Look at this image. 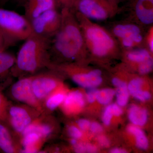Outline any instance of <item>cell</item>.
<instances>
[{
    "label": "cell",
    "mask_w": 153,
    "mask_h": 153,
    "mask_svg": "<svg viewBox=\"0 0 153 153\" xmlns=\"http://www.w3.org/2000/svg\"><path fill=\"white\" fill-rule=\"evenodd\" d=\"M60 28L51 39L50 54L68 61H79L88 55L83 35L74 11L62 8Z\"/></svg>",
    "instance_id": "1"
},
{
    "label": "cell",
    "mask_w": 153,
    "mask_h": 153,
    "mask_svg": "<svg viewBox=\"0 0 153 153\" xmlns=\"http://www.w3.org/2000/svg\"><path fill=\"white\" fill-rule=\"evenodd\" d=\"M50 42L51 39L33 33L19 49L11 75L21 78L47 68L51 62Z\"/></svg>",
    "instance_id": "2"
},
{
    "label": "cell",
    "mask_w": 153,
    "mask_h": 153,
    "mask_svg": "<svg viewBox=\"0 0 153 153\" xmlns=\"http://www.w3.org/2000/svg\"><path fill=\"white\" fill-rule=\"evenodd\" d=\"M82 31L88 54L99 60L114 57L122 49L110 31L74 11Z\"/></svg>",
    "instance_id": "3"
},
{
    "label": "cell",
    "mask_w": 153,
    "mask_h": 153,
    "mask_svg": "<svg viewBox=\"0 0 153 153\" xmlns=\"http://www.w3.org/2000/svg\"><path fill=\"white\" fill-rule=\"evenodd\" d=\"M0 30L11 45L26 40L33 33L31 23L25 16L0 8Z\"/></svg>",
    "instance_id": "4"
},
{
    "label": "cell",
    "mask_w": 153,
    "mask_h": 153,
    "mask_svg": "<svg viewBox=\"0 0 153 153\" xmlns=\"http://www.w3.org/2000/svg\"><path fill=\"white\" fill-rule=\"evenodd\" d=\"M47 69L56 72L68 74L71 79L79 86L85 88L97 87L102 82V72L99 69L84 71L78 65L73 63H59L51 62Z\"/></svg>",
    "instance_id": "5"
},
{
    "label": "cell",
    "mask_w": 153,
    "mask_h": 153,
    "mask_svg": "<svg viewBox=\"0 0 153 153\" xmlns=\"http://www.w3.org/2000/svg\"><path fill=\"white\" fill-rule=\"evenodd\" d=\"M41 114L37 110L26 105L11 103L5 123L19 140L25 130Z\"/></svg>",
    "instance_id": "6"
},
{
    "label": "cell",
    "mask_w": 153,
    "mask_h": 153,
    "mask_svg": "<svg viewBox=\"0 0 153 153\" xmlns=\"http://www.w3.org/2000/svg\"><path fill=\"white\" fill-rule=\"evenodd\" d=\"M111 32L122 50L144 47V36L141 26L136 23H119L114 25Z\"/></svg>",
    "instance_id": "7"
},
{
    "label": "cell",
    "mask_w": 153,
    "mask_h": 153,
    "mask_svg": "<svg viewBox=\"0 0 153 153\" xmlns=\"http://www.w3.org/2000/svg\"><path fill=\"white\" fill-rule=\"evenodd\" d=\"M72 10L90 20L100 21L113 17L118 12L108 0H77Z\"/></svg>",
    "instance_id": "8"
},
{
    "label": "cell",
    "mask_w": 153,
    "mask_h": 153,
    "mask_svg": "<svg viewBox=\"0 0 153 153\" xmlns=\"http://www.w3.org/2000/svg\"><path fill=\"white\" fill-rule=\"evenodd\" d=\"M12 98L19 103L35 108L43 113L42 103L36 98L32 86V75L19 78L10 89Z\"/></svg>",
    "instance_id": "9"
},
{
    "label": "cell",
    "mask_w": 153,
    "mask_h": 153,
    "mask_svg": "<svg viewBox=\"0 0 153 153\" xmlns=\"http://www.w3.org/2000/svg\"><path fill=\"white\" fill-rule=\"evenodd\" d=\"M61 22L60 13L54 9L44 12L30 23L33 33L51 39L59 30Z\"/></svg>",
    "instance_id": "10"
},
{
    "label": "cell",
    "mask_w": 153,
    "mask_h": 153,
    "mask_svg": "<svg viewBox=\"0 0 153 153\" xmlns=\"http://www.w3.org/2000/svg\"><path fill=\"white\" fill-rule=\"evenodd\" d=\"M48 70L46 72L32 75L33 92L42 104L44 100L57 89L60 83L55 71Z\"/></svg>",
    "instance_id": "11"
},
{
    "label": "cell",
    "mask_w": 153,
    "mask_h": 153,
    "mask_svg": "<svg viewBox=\"0 0 153 153\" xmlns=\"http://www.w3.org/2000/svg\"><path fill=\"white\" fill-rule=\"evenodd\" d=\"M132 8L135 23L141 27L153 25V0H134Z\"/></svg>",
    "instance_id": "12"
},
{
    "label": "cell",
    "mask_w": 153,
    "mask_h": 153,
    "mask_svg": "<svg viewBox=\"0 0 153 153\" xmlns=\"http://www.w3.org/2000/svg\"><path fill=\"white\" fill-rule=\"evenodd\" d=\"M52 121L49 114H41L28 126L21 137L25 134L35 132L40 135L46 142L49 140L55 131Z\"/></svg>",
    "instance_id": "13"
},
{
    "label": "cell",
    "mask_w": 153,
    "mask_h": 153,
    "mask_svg": "<svg viewBox=\"0 0 153 153\" xmlns=\"http://www.w3.org/2000/svg\"><path fill=\"white\" fill-rule=\"evenodd\" d=\"M0 149L4 153L22 152L20 142L4 123L0 122Z\"/></svg>",
    "instance_id": "14"
},
{
    "label": "cell",
    "mask_w": 153,
    "mask_h": 153,
    "mask_svg": "<svg viewBox=\"0 0 153 153\" xmlns=\"http://www.w3.org/2000/svg\"><path fill=\"white\" fill-rule=\"evenodd\" d=\"M25 17L31 22L41 14L56 8L54 0H25L24 3Z\"/></svg>",
    "instance_id": "15"
},
{
    "label": "cell",
    "mask_w": 153,
    "mask_h": 153,
    "mask_svg": "<svg viewBox=\"0 0 153 153\" xmlns=\"http://www.w3.org/2000/svg\"><path fill=\"white\" fill-rule=\"evenodd\" d=\"M85 104L83 94L79 90H75L66 94L62 105L64 112L71 115L79 112Z\"/></svg>",
    "instance_id": "16"
},
{
    "label": "cell",
    "mask_w": 153,
    "mask_h": 153,
    "mask_svg": "<svg viewBox=\"0 0 153 153\" xmlns=\"http://www.w3.org/2000/svg\"><path fill=\"white\" fill-rule=\"evenodd\" d=\"M19 142L22 152L29 153L40 152L46 141L39 134L31 132L22 136Z\"/></svg>",
    "instance_id": "17"
},
{
    "label": "cell",
    "mask_w": 153,
    "mask_h": 153,
    "mask_svg": "<svg viewBox=\"0 0 153 153\" xmlns=\"http://www.w3.org/2000/svg\"><path fill=\"white\" fill-rule=\"evenodd\" d=\"M122 54L127 62L138 66L145 60L153 57V54L145 47L122 50Z\"/></svg>",
    "instance_id": "18"
},
{
    "label": "cell",
    "mask_w": 153,
    "mask_h": 153,
    "mask_svg": "<svg viewBox=\"0 0 153 153\" xmlns=\"http://www.w3.org/2000/svg\"><path fill=\"white\" fill-rule=\"evenodd\" d=\"M66 94L62 91H58L57 88L49 94L42 102L43 113L49 114L62 104Z\"/></svg>",
    "instance_id": "19"
},
{
    "label": "cell",
    "mask_w": 153,
    "mask_h": 153,
    "mask_svg": "<svg viewBox=\"0 0 153 153\" xmlns=\"http://www.w3.org/2000/svg\"><path fill=\"white\" fill-rule=\"evenodd\" d=\"M143 82L144 79L141 77H135L130 80L128 85L129 94L141 101L149 100L151 98V94L149 91L141 89Z\"/></svg>",
    "instance_id": "20"
},
{
    "label": "cell",
    "mask_w": 153,
    "mask_h": 153,
    "mask_svg": "<svg viewBox=\"0 0 153 153\" xmlns=\"http://www.w3.org/2000/svg\"><path fill=\"white\" fill-rule=\"evenodd\" d=\"M113 84L117 87L115 91L117 104L120 106H125L128 102L129 93L126 82L117 77L112 79Z\"/></svg>",
    "instance_id": "21"
},
{
    "label": "cell",
    "mask_w": 153,
    "mask_h": 153,
    "mask_svg": "<svg viewBox=\"0 0 153 153\" xmlns=\"http://www.w3.org/2000/svg\"><path fill=\"white\" fill-rule=\"evenodd\" d=\"M16 57L6 52H0V80L4 79L9 74L16 63Z\"/></svg>",
    "instance_id": "22"
},
{
    "label": "cell",
    "mask_w": 153,
    "mask_h": 153,
    "mask_svg": "<svg viewBox=\"0 0 153 153\" xmlns=\"http://www.w3.org/2000/svg\"><path fill=\"white\" fill-rule=\"evenodd\" d=\"M148 112L146 109L136 105H132L128 111V118L134 125L142 126L148 120Z\"/></svg>",
    "instance_id": "23"
},
{
    "label": "cell",
    "mask_w": 153,
    "mask_h": 153,
    "mask_svg": "<svg viewBox=\"0 0 153 153\" xmlns=\"http://www.w3.org/2000/svg\"><path fill=\"white\" fill-rule=\"evenodd\" d=\"M128 131L135 137L136 145L138 148L146 150L149 146V141L144 132L137 126H130L128 128Z\"/></svg>",
    "instance_id": "24"
},
{
    "label": "cell",
    "mask_w": 153,
    "mask_h": 153,
    "mask_svg": "<svg viewBox=\"0 0 153 153\" xmlns=\"http://www.w3.org/2000/svg\"><path fill=\"white\" fill-rule=\"evenodd\" d=\"M115 94V91L111 88H104L97 90L96 100L100 104L107 105L112 100Z\"/></svg>",
    "instance_id": "25"
},
{
    "label": "cell",
    "mask_w": 153,
    "mask_h": 153,
    "mask_svg": "<svg viewBox=\"0 0 153 153\" xmlns=\"http://www.w3.org/2000/svg\"><path fill=\"white\" fill-rule=\"evenodd\" d=\"M11 104L10 102L0 91V122L5 123L8 110Z\"/></svg>",
    "instance_id": "26"
},
{
    "label": "cell",
    "mask_w": 153,
    "mask_h": 153,
    "mask_svg": "<svg viewBox=\"0 0 153 153\" xmlns=\"http://www.w3.org/2000/svg\"><path fill=\"white\" fill-rule=\"evenodd\" d=\"M153 68V57H152L141 63L137 68V70L140 74L145 75L151 72Z\"/></svg>",
    "instance_id": "27"
},
{
    "label": "cell",
    "mask_w": 153,
    "mask_h": 153,
    "mask_svg": "<svg viewBox=\"0 0 153 153\" xmlns=\"http://www.w3.org/2000/svg\"><path fill=\"white\" fill-rule=\"evenodd\" d=\"M145 47L152 53H153V26H150L147 32L144 36Z\"/></svg>",
    "instance_id": "28"
},
{
    "label": "cell",
    "mask_w": 153,
    "mask_h": 153,
    "mask_svg": "<svg viewBox=\"0 0 153 153\" xmlns=\"http://www.w3.org/2000/svg\"><path fill=\"white\" fill-rule=\"evenodd\" d=\"M113 114L111 105H108L105 108L102 115V121L105 126H108L110 124L112 119Z\"/></svg>",
    "instance_id": "29"
},
{
    "label": "cell",
    "mask_w": 153,
    "mask_h": 153,
    "mask_svg": "<svg viewBox=\"0 0 153 153\" xmlns=\"http://www.w3.org/2000/svg\"><path fill=\"white\" fill-rule=\"evenodd\" d=\"M68 133L71 138L76 140L80 138L82 135V131L79 128L74 126H70L68 128Z\"/></svg>",
    "instance_id": "30"
},
{
    "label": "cell",
    "mask_w": 153,
    "mask_h": 153,
    "mask_svg": "<svg viewBox=\"0 0 153 153\" xmlns=\"http://www.w3.org/2000/svg\"><path fill=\"white\" fill-rule=\"evenodd\" d=\"M56 5H59L63 8H68L73 10L77 0H54Z\"/></svg>",
    "instance_id": "31"
},
{
    "label": "cell",
    "mask_w": 153,
    "mask_h": 153,
    "mask_svg": "<svg viewBox=\"0 0 153 153\" xmlns=\"http://www.w3.org/2000/svg\"><path fill=\"white\" fill-rule=\"evenodd\" d=\"M97 90L95 88H89L86 93V99L89 103H93L96 100L97 93Z\"/></svg>",
    "instance_id": "32"
},
{
    "label": "cell",
    "mask_w": 153,
    "mask_h": 153,
    "mask_svg": "<svg viewBox=\"0 0 153 153\" xmlns=\"http://www.w3.org/2000/svg\"><path fill=\"white\" fill-rule=\"evenodd\" d=\"M10 46V44L0 30V52L5 51L6 49Z\"/></svg>",
    "instance_id": "33"
},
{
    "label": "cell",
    "mask_w": 153,
    "mask_h": 153,
    "mask_svg": "<svg viewBox=\"0 0 153 153\" xmlns=\"http://www.w3.org/2000/svg\"><path fill=\"white\" fill-rule=\"evenodd\" d=\"M91 124L89 121L83 119L79 120L77 122V125L79 128L82 131L88 129L90 128Z\"/></svg>",
    "instance_id": "34"
},
{
    "label": "cell",
    "mask_w": 153,
    "mask_h": 153,
    "mask_svg": "<svg viewBox=\"0 0 153 153\" xmlns=\"http://www.w3.org/2000/svg\"><path fill=\"white\" fill-rule=\"evenodd\" d=\"M73 149L75 152L78 153H86V144L83 143H76L73 146Z\"/></svg>",
    "instance_id": "35"
},
{
    "label": "cell",
    "mask_w": 153,
    "mask_h": 153,
    "mask_svg": "<svg viewBox=\"0 0 153 153\" xmlns=\"http://www.w3.org/2000/svg\"><path fill=\"white\" fill-rule=\"evenodd\" d=\"M91 131L94 134L100 133L103 131V128L101 125L98 123L94 122L91 124L90 126Z\"/></svg>",
    "instance_id": "36"
},
{
    "label": "cell",
    "mask_w": 153,
    "mask_h": 153,
    "mask_svg": "<svg viewBox=\"0 0 153 153\" xmlns=\"http://www.w3.org/2000/svg\"><path fill=\"white\" fill-rule=\"evenodd\" d=\"M97 141L101 146L106 148L109 146L110 141L108 139L104 136H100L97 137Z\"/></svg>",
    "instance_id": "37"
},
{
    "label": "cell",
    "mask_w": 153,
    "mask_h": 153,
    "mask_svg": "<svg viewBox=\"0 0 153 153\" xmlns=\"http://www.w3.org/2000/svg\"><path fill=\"white\" fill-rule=\"evenodd\" d=\"M111 108L113 115L115 116H120L123 114V110L121 106L118 104H113L111 105Z\"/></svg>",
    "instance_id": "38"
},
{
    "label": "cell",
    "mask_w": 153,
    "mask_h": 153,
    "mask_svg": "<svg viewBox=\"0 0 153 153\" xmlns=\"http://www.w3.org/2000/svg\"><path fill=\"white\" fill-rule=\"evenodd\" d=\"M97 152V148L94 145L91 144H86L87 153H95Z\"/></svg>",
    "instance_id": "39"
},
{
    "label": "cell",
    "mask_w": 153,
    "mask_h": 153,
    "mask_svg": "<svg viewBox=\"0 0 153 153\" xmlns=\"http://www.w3.org/2000/svg\"><path fill=\"white\" fill-rule=\"evenodd\" d=\"M119 0H108L110 4L114 8L117 10L118 11V2Z\"/></svg>",
    "instance_id": "40"
},
{
    "label": "cell",
    "mask_w": 153,
    "mask_h": 153,
    "mask_svg": "<svg viewBox=\"0 0 153 153\" xmlns=\"http://www.w3.org/2000/svg\"><path fill=\"white\" fill-rule=\"evenodd\" d=\"M111 153H125L126 151L123 149H119V148H114L110 151Z\"/></svg>",
    "instance_id": "41"
},
{
    "label": "cell",
    "mask_w": 153,
    "mask_h": 153,
    "mask_svg": "<svg viewBox=\"0 0 153 153\" xmlns=\"http://www.w3.org/2000/svg\"><path fill=\"white\" fill-rule=\"evenodd\" d=\"M10 0H0V5L4 6Z\"/></svg>",
    "instance_id": "42"
},
{
    "label": "cell",
    "mask_w": 153,
    "mask_h": 153,
    "mask_svg": "<svg viewBox=\"0 0 153 153\" xmlns=\"http://www.w3.org/2000/svg\"><path fill=\"white\" fill-rule=\"evenodd\" d=\"M17 1H18L20 3H24L25 2V0H17Z\"/></svg>",
    "instance_id": "43"
}]
</instances>
